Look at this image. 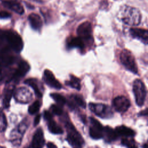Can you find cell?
Segmentation results:
<instances>
[{"instance_id":"cell-1","label":"cell","mask_w":148,"mask_h":148,"mask_svg":"<svg viewBox=\"0 0 148 148\" xmlns=\"http://www.w3.org/2000/svg\"><path fill=\"white\" fill-rule=\"evenodd\" d=\"M140 11L133 7L124 6L121 12V19L126 24L129 25H138L141 21Z\"/></svg>"},{"instance_id":"cell-2","label":"cell","mask_w":148,"mask_h":148,"mask_svg":"<svg viewBox=\"0 0 148 148\" xmlns=\"http://www.w3.org/2000/svg\"><path fill=\"white\" fill-rule=\"evenodd\" d=\"M4 38L6 40L9 47L14 51L19 53L23 47V42L21 36L13 30L3 31Z\"/></svg>"},{"instance_id":"cell-3","label":"cell","mask_w":148,"mask_h":148,"mask_svg":"<svg viewBox=\"0 0 148 148\" xmlns=\"http://www.w3.org/2000/svg\"><path fill=\"white\" fill-rule=\"evenodd\" d=\"M65 127L68 132L66 140L69 143L73 148H82L84 140L75 127L70 122L66 123Z\"/></svg>"},{"instance_id":"cell-4","label":"cell","mask_w":148,"mask_h":148,"mask_svg":"<svg viewBox=\"0 0 148 148\" xmlns=\"http://www.w3.org/2000/svg\"><path fill=\"white\" fill-rule=\"evenodd\" d=\"M120 60L121 64L127 70L135 74L138 73V68L135 58L130 50L126 49H123L120 53Z\"/></svg>"},{"instance_id":"cell-5","label":"cell","mask_w":148,"mask_h":148,"mask_svg":"<svg viewBox=\"0 0 148 148\" xmlns=\"http://www.w3.org/2000/svg\"><path fill=\"white\" fill-rule=\"evenodd\" d=\"M133 92L138 106H142L146 96V90L144 83L139 79H136L133 83Z\"/></svg>"},{"instance_id":"cell-6","label":"cell","mask_w":148,"mask_h":148,"mask_svg":"<svg viewBox=\"0 0 148 148\" xmlns=\"http://www.w3.org/2000/svg\"><path fill=\"white\" fill-rule=\"evenodd\" d=\"M88 106L93 113L102 118L109 117L113 114L109 106L102 103H90Z\"/></svg>"},{"instance_id":"cell-7","label":"cell","mask_w":148,"mask_h":148,"mask_svg":"<svg viewBox=\"0 0 148 148\" xmlns=\"http://www.w3.org/2000/svg\"><path fill=\"white\" fill-rule=\"evenodd\" d=\"M27 127V124L25 120L23 121L16 128H14L10 134V140L15 145H20L21 138Z\"/></svg>"},{"instance_id":"cell-8","label":"cell","mask_w":148,"mask_h":148,"mask_svg":"<svg viewBox=\"0 0 148 148\" xmlns=\"http://www.w3.org/2000/svg\"><path fill=\"white\" fill-rule=\"evenodd\" d=\"M92 27L91 23L88 21H84L80 24L77 28V34L83 41L90 40L92 38Z\"/></svg>"},{"instance_id":"cell-9","label":"cell","mask_w":148,"mask_h":148,"mask_svg":"<svg viewBox=\"0 0 148 148\" xmlns=\"http://www.w3.org/2000/svg\"><path fill=\"white\" fill-rule=\"evenodd\" d=\"M91 125L89 130L90 136L94 139H99L103 136V128L102 124L95 119L90 117Z\"/></svg>"},{"instance_id":"cell-10","label":"cell","mask_w":148,"mask_h":148,"mask_svg":"<svg viewBox=\"0 0 148 148\" xmlns=\"http://www.w3.org/2000/svg\"><path fill=\"white\" fill-rule=\"evenodd\" d=\"M113 105L117 112L123 113L129 109L131 105V102L125 97L118 96L113 99Z\"/></svg>"},{"instance_id":"cell-11","label":"cell","mask_w":148,"mask_h":148,"mask_svg":"<svg viewBox=\"0 0 148 148\" xmlns=\"http://www.w3.org/2000/svg\"><path fill=\"white\" fill-rule=\"evenodd\" d=\"M16 100L20 103H28L32 99V94L25 87H20L14 92Z\"/></svg>"},{"instance_id":"cell-12","label":"cell","mask_w":148,"mask_h":148,"mask_svg":"<svg viewBox=\"0 0 148 148\" xmlns=\"http://www.w3.org/2000/svg\"><path fill=\"white\" fill-rule=\"evenodd\" d=\"M29 65L27 61L24 60L21 61L15 72L13 74L12 76L11 77L10 80H18L20 79L21 77H24V76H25L27 74V73L29 71Z\"/></svg>"},{"instance_id":"cell-13","label":"cell","mask_w":148,"mask_h":148,"mask_svg":"<svg viewBox=\"0 0 148 148\" xmlns=\"http://www.w3.org/2000/svg\"><path fill=\"white\" fill-rule=\"evenodd\" d=\"M43 80L49 86L52 88L56 89H61L62 88L61 84L56 79L52 72L49 69L45 70Z\"/></svg>"},{"instance_id":"cell-14","label":"cell","mask_w":148,"mask_h":148,"mask_svg":"<svg viewBox=\"0 0 148 148\" xmlns=\"http://www.w3.org/2000/svg\"><path fill=\"white\" fill-rule=\"evenodd\" d=\"M43 131L41 128H39L35 132L31 143L32 148H43L45 140Z\"/></svg>"},{"instance_id":"cell-15","label":"cell","mask_w":148,"mask_h":148,"mask_svg":"<svg viewBox=\"0 0 148 148\" xmlns=\"http://www.w3.org/2000/svg\"><path fill=\"white\" fill-rule=\"evenodd\" d=\"M14 57L10 54L9 49L4 48L0 50V66H6L14 62Z\"/></svg>"},{"instance_id":"cell-16","label":"cell","mask_w":148,"mask_h":148,"mask_svg":"<svg viewBox=\"0 0 148 148\" xmlns=\"http://www.w3.org/2000/svg\"><path fill=\"white\" fill-rule=\"evenodd\" d=\"M130 34L131 36L134 38H137L140 40L145 45L148 43V32L146 29L138 28H132L130 29Z\"/></svg>"},{"instance_id":"cell-17","label":"cell","mask_w":148,"mask_h":148,"mask_svg":"<svg viewBox=\"0 0 148 148\" xmlns=\"http://www.w3.org/2000/svg\"><path fill=\"white\" fill-rule=\"evenodd\" d=\"M2 3L6 8H8L19 14L24 13V8L19 2L14 0H3Z\"/></svg>"},{"instance_id":"cell-18","label":"cell","mask_w":148,"mask_h":148,"mask_svg":"<svg viewBox=\"0 0 148 148\" xmlns=\"http://www.w3.org/2000/svg\"><path fill=\"white\" fill-rule=\"evenodd\" d=\"M28 20L31 27L35 30H40L42 27V21L40 16L36 13H31Z\"/></svg>"},{"instance_id":"cell-19","label":"cell","mask_w":148,"mask_h":148,"mask_svg":"<svg viewBox=\"0 0 148 148\" xmlns=\"http://www.w3.org/2000/svg\"><path fill=\"white\" fill-rule=\"evenodd\" d=\"M118 135L114 130L109 126H106L103 128V136L105 140L107 142H110L115 140Z\"/></svg>"},{"instance_id":"cell-20","label":"cell","mask_w":148,"mask_h":148,"mask_svg":"<svg viewBox=\"0 0 148 148\" xmlns=\"http://www.w3.org/2000/svg\"><path fill=\"white\" fill-rule=\"evenodd\" d=\"M114 131L117 135L123 136L125 138L132 137L135 135L134 131L125 125L118 126L116 128Z\"/></svg>"},{"instance_id":"cell-21","label":"cell","mask_w":148,"mask_h":148,"mask_svg":"<svg viewBox=\"0 0 148 148\" xmlns=\"http://www.w3.org/2000/svg\"><path fill=\"white\" fill-rule=\"evenodd\" d=\"M70 98L71 100L68 102V105L70 107L73 108L75 105H77L83 108H86V103L81 96L79 95H72Z\"/></svg>"},{"instance_id":"cell-22","label":"cell","mask_w":148,"mask_h":148,"mask_svg":"<svg viewBox=\"0 0 148 148\" xmlns=\"http://www.w3.org/2000/svg\"><path fill=\"white\" fill-rule=\"evenodd\" d=\"M24 83L29 86L31 87L34 90L35 95L40 98L42 96V94L40 90V88L39 87V85L38 84V80L34 78H29L28 79H26L24 81Z\"/></svg>"},{"instance_id":"cell-23","label":"cell","mask_w":148,"mask_h":148,"mask_svg":"<svg viewBox=\"0 0 148 148\" xmlns=\"http://www.w3.org/2000/svg\"><path fill=\"white\" fill-rule=\"evenodd\" d=\"M68 46L70 48L77 47L82 49L84 47V41L79 36L74 37L70 39L68 42Z\"/></svg>"},{"instance_id":"cell-24","label":"cell","mask_w":148,"mask_h":148,"mask_svg":"<svg viewBox=\"0 0 148 148\" xmlns=\"http://www.w3.org/2000/svg\"><path fill=\"white\" fill-rule=\"evenodd\" d=\"M48 129L53 134H61L63 133L62 129L53 119L48 121Z\"/></svg>"},{"instance_id":"cell-25","label":"cell","mask_w":148,"mask_h":148,"mask_svg":"<svg viewBox=\"0 0 148 148\" xmlns=\"http://www.w3.org/2000/svg\"><path fill=\"white\" fill-rule=\"evenodd\" d=\"M65 84L67 86H69L77 90H79L81 87L80 79L72 75L70 76V80L68 81H66L65 82Z\"/></svg>"},{"instance_id":"cell-26","label":"cell","mask_w":148,"mask_h":148,"mask_svg":"<svg viewBox=\"0 0 148 148\" xmlns=\"http://www.w3.org/2000/svg\"><path fill=\"white\" fill-rule=\"evenodd\" d=\"M13 94V88H9L8 89L6 92H5L3 100V104L5 108H7L10 105V102L12 97V95Z\"/></svg>"},{"instance_id":"cell-27","label":"cell","mask_w":148,"mask_h":148,"mask_svg":"<svg viewBox=\"0 0 148 148\" xmlns=\"http://www.w3.org/2000/svg\"><path fill=\"white\" fill-rule=\"evenodd\" d=\"M50 97L59 105L61 106L64 105L66 102L65 98L61 94L58 93H51Z\"/></svg>"},{"instance_id":"cell-28","label":"cell","mask_w":148,"mask_h":148,"mask_svg":"<svg viewBox=\"0 0 148 148\" xmlns=\"http://www.w3.org/2000/svg\"><path fill=\"white\" fill-rule=\"evenodd\" d=\"M40 103L39 101H35L28 108V113L30 114H34L36 113L40 109Z\"/></svg>"},{"instance_id":"cell-29","label":"cell","mask_w":148,"mask_h":148,"mask_svg":"<svg viewBox=\"0 0 148 148\" xmlns=\"http://www.w3.org/2000/svg\"><path fill=\"white\" fill-rule=\"evenodd\" d=\"M121 144L127 148H138L135 140L132 139L123 138L121 140Z\"/></svg>"},{"instance_id":"cell-30","label":"cell","mask_w":148,"mask_h":148,"mask_svg":"<svg viewBox=\"0 0 148 148\" xmlns=\"http://www.w3.org/2000/svg\"><path fill=\"white\" fill-rule=\"evenodd\" d=\"M7 127V120L3 112L0 110V132L4 131Z\"/></svg>"},{"instance_id":"cell-31","label":"cell","mask_w":148,"mask_h":148,"mask_svg":"<svg viewBox=\"0 0 148 148\" xmlns=\"http://www.w3.org/2000/svg\"><path fill=\"white\" fill-rule=\"evenodd\" d=\"M50 109L51 110L52 112L56 115L60 116L62 113V109L56 105H51L50 106Z\"/></svg>"},{"instance_id":"cell-32","label":"cell","mask_w":148,"mask_h":148,"mask_svg":"<svg viewBox=\"0 0 148 148\" xmlns=\"http://www.w3.org/2000/svg\"><path fill=\"white\" fill-rule=\"evenodd\" d=\"M43 116H44V119L47 120V121H50L51 120L53 119V116L51 114V113L47 110H45L44 112V114H43Z\"/></svg>"},{"instance_id":"cell-33","label":"cell","mask_w":148,"mask_h":148,"mask_svg":"<svg viewBox=\"0 0 148 148\" xmlns=\"http://www.w3.org/2000/svg\"><path fill=\"white\" fill-rule=\"evenodd\" d=\"M11 17V14L6 11H0V18H7Z\"/></svg>"},{"instance_id":"cell-34","label":"cell","mask_w":148,"mask_h":148,"mask_svg":"<svg viewBox=\"0 0 148 148\" xmlns=\"http://www.w3.org/2000/svg\"><path fill=\"white\" fill-rule=\"evenodd\" d=\"M40 117H41V116L40 114H38L36 116V117L34 119V126H36V125H38L39 124L40 120Z\"/></svg>"},{"instance_id":"cell-35","label":"cell","mask_w":148,"mask_h":148,"mask_svg":"<svg viewBox=\"0 0 148 148\" xmlns=\"http://www.w3.org/2000/svg\"><path fill=\"white\" fill-rule=\"evenodd\" d=\"M47 147L48 148H57V146L52 142H48L47 143Z\"/></svg>"},{"instance_id":"cell-36","label":"cell","mask_w":148,"mask_h":148,"mask_svg":"<svg viewBox=\"0 0 148 148\" xmlns=\"http://www.w3.org/2000/svg\"><path fill=\"white\" fill-rule=\"evenodd\" d=\"M147 114V109H146L145 110L142 111V112L139 113V114L141 115V116H146Z\"/></svg>"},{"instance_id":"cell-37","label":"cell","mask_w":148,"mask_h":148,"mask_svg":"<svg viewBox=\"0 0 148 148\" xmlns=\"http://www.w3.org/2000/svg\"><path fill=\"white\" fill-rule=\"evenodd\" d=\"M25 148H32V147H31V146H27V147H25Z\"/></svg>"},{"instance_id":"cell-38","label":"cell","mask_w":148,"mask_h":148,"mask_svg":"<svg viewBox=\"0 0 148 148\" xmlns=\"http://www.w3.org/2000/svg\"><path fill=\"white\" fill-rule=\"evenodd\" d=\"M0 148H5V147H2V146H0Z\"/></svg>"}]
</instances>
